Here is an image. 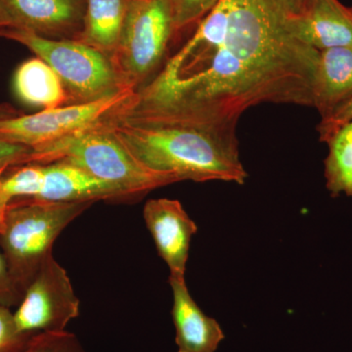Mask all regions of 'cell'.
Listing matches in <instances>:
<instances>
[{"instance_id": "obj_7", "label": "cell", "mask_w": 352, "mask_h": 352, "mask_svg": "<svg viewBox=\"0 0 352 352\" xmlns=\"http://www.w3.org/2000/svg\"><path fill=\"white\" fill-rule=\"evenodd\" d=\"M136 97V90L124 89L89 103L71 104L34 115L0 120V138L38 149L111 122L126 113Z\"/></svg>"}, {"instance_id": "obj_21", "label": "cell", "mask_w": 352, "mask_h": 352, "mask_svg": "<svg viewBox=\"0 0 352 352\" xmlns=\"http://www.w3.org/2000/svg\"><path fill=\"white\" fill-rule=\"evenodd\" d=\"M34 160L32 148L0 138V170L32 164Z\"/></svg>"}, {"instance_id": "obj_28", "label": "cell", "mask_w": 352, "mask_h": 352, "mask_svg": "<svg viewBox=\"0 0 352 352\" xmlns=\"http://www.w3.org/2000/svg\"><path fill=\"white\" fill-rule=\"evenodd\" d=\"M351 11H352V7H351Z\"/></svg>"}, {"instance_id": "obj_14", "label": "cell", "mask_w": 352, "mask_h": 352, "mask_svg": "<svg viewBox=\"0 0 352 352\" xmlns=\"http://www.w3.org/2000/svg\"><path fill=\"white\" fill-rule=\"evenodd\" d=\"M352 98V45L319 51L312 107L327 119Z\"/></svg>"}, {"instance_id": "obj_2", "label": "cell", "mask_w": 352, "mask_h": 352, "mask_svg": "<svg viewBox=\"0 0 352 352\" xmlns=\"http://www.w3.org/2000/svg\"><path fill=\"white\" fill-rule=\"evenodd\" d=\"M113 133L146 170L175 182L244 184L237 126L201 124L122 113L109 122Z\"/></svg>"}, {"instance_id": "obj_26", "label": "cell", "mask_w": 352, "mask_h": 352, "mask_svg": "<svg viewBox=\"0 0 352 352\" xmlns=\"http://www.w3.org/2000/svg\"><path fill=\"white\" fill-rule=\"evenodd\" d=\"M23 115L19 111L15 110L11 106L2 104L0 105V120L10 119V118L19 117Z\"/></svg>"}, {"instance_id": "obj_24", "label": "cell", "mask_w": 352, "mask_h": 352, "mask_svg": "<svg viewBox=\"0 0 352 352\" xmlns=\"http://www.w3.org/2000/svg\"><path fill=\"white\" fill-rule=\"evenodd\" d=\"M279 10L287 18H296L305 12L312 0H273Z\"/></svg>"}, {"instance_id": "obj_11", "label": "cell", "mask_w": 352, "mask_h": 352, "mask_svg": "<svg viewBox=\"0 0 352 352\" xmlns=\"http://www.w3.org/2000/svg\"><path fill=\"white\" fill-rule=\"evenodd\" d=\"M286 20L292 34L314 50L352 45V11L339 0H312L305 12Z\"/></svg>"}, {"instance_id": "obj_20", "label": "cell", "mask_w": 352, "mask_h": 352, "mask_svg": "<svg viewBox=\"0 0 352 352\" xmlns=\"http://www.w3.org/2000/svg\"><path fill=\"white\" fill-rule=\"evenodd\" d=\"M32 337L18 330L11 308L0 305V352H20Z\"/></svg>"}, {"instance_id": "obj_9", "label": "cell", "mask_w": 352, "mask_h": 352, "mask_svg": "<svg viewBox=\"0 0 352 352\" xmlns=\"http://www.w3.org/2000/svg\"><path fill=\"white\" fill-rule=\"evenodd\" d=\"M10 23L38 36L78 39L83 29L87 0H0Z\"/></svg>"}, {"instance_id": "obj_27", "label": "cell", "mask_w": 352, "mask_h": 352, "mask_svg": "<svg viewBox=\"0 0 352 352\" xmlns=\"http://www.w3.org/2000/svg\"><path fill=\"white\" fill-rule=\"evenodd\" d=\"M9 27H10V23L7 19L6 13L3 12L1 7H0V30L6 29V28Z\"/></svg>"}, {"instance_id": "obj_8", "label": "cell", "mask_w": 352, "mask_h": 352, "mask_svg": "<svg viewBox=\"0 0 352 352\" xmlns=\"http://www.w3.org/2000/svg\"><path fill=\"white\" fill-rule=\"evenodd\" d=\"M80 307L68 273L51 254L25 289L14 319L24 335L63 332Z\"/></svg>"}, {"instance_id": "obj_18", "label": "cell", "mask_w": 352, "mask_h": 352, "mask_svg": "<svg viewBox=\"0 0 352 352\" xmlns=\"http://www.w3.org/2000/svg\"><path fill=\"white\" fill-rule=\"evenodd\" d=\"M20 352H87L74 333H41L30 339Z\"/></svg>"}, {"instance_id": "obj_19", "label": "cell", "mask_w": 352, "mask_h": 352, "mask_svg": "<svg viewBox=\"0 0 352 352\" xmlns=\"http://www.w3.org/2000/svg\"><path fill=\"white\" fill-rule=\"evenodd\" d=\"M219 0H170L176 34L197 25L212 8Z\"/></svg>"}, {"instance_id": "obj_4", "label": "cell", "mask_w": 352, "mask_h": 352, "mask_svg": "<svg viewBox=\"0 0 352 352\" xmlns=\"http://www.w3.org/2000/svg\"><path fill=\"white\" fill-rule=\"evenodd\" d=\"M109 122L34 150V163L65 162L112 184L129 199L171 184L146 170L113 133Z\"/></svg>"}, {"instance_id": "obj_1", "label": "cell", "mask_w": 352, "mask_h": 352, "mask_svg": "<svg viewBox=\"0 0 352 352\" xmlns=\"http://www.w3.org/2000/svg\"><path fill=\"white\" fill-rule=\"evenodd\" d=\"M318 61L273 0H219L126 113L237 126L261 104L312 107Z\"/></svg>"}, {"instance_id": "obj_15", "label": "cell", "mask_w": 352, "mask_h": 352, "mask_svg": "<svg viewBox=\"0 0 352 352\" xmlns=\"http://www.w3.org/2000/svg\"><path fill=\"white\" fill-rule=\"evenodd\" d=\"M131 0H87L82 34L78 41L112 56L126 21Z\"/></svg>"}, {"instance_id": "obj_5", "label": "cell", "mask_w": 352, "mask_h": 352, "mask_svg": "<svg viewBox=\"0 0 352 352\" xmlns=\"http://www.w3.org/2000/svg\"><path fill=\"white\" fill-rule=\"evenodd\" d=\"M0 36L23 44L50 65L63 83L68 105L131 89L120 82L110 56L78 39L47 38L18 28L0 30Z\"/></svg>"}, {"instance_id": "obj_10", "label": "cell", "mask_w": 352, "mask_h": 352, "mask_svg": "<svg viewBox=\"0 0 352 352\" xmlns=\"http://www.w3.org/2000/svg\"><path fill=\"white\" fill-rule=\"evenodd\" d=\"M143 217L159 256L170 275L185 277L192 237L198 226L182 203L173 199H151L145 204Z\"/></svg>"}, {"instance_id": "obj_25", "label": "cell", "mask_w": 352, "mask_h": 352, "mask_svg": "<svg viewBox=\"0 0 352 352\" xmlns=\"http://www.w3.org/2000/svg\"><path fill=\"white\" fill-rule=\"evenodd\" d=\"M8 170H0V229H1L2 223H3L4 214H6V208L8 207L9 201H7L6 196L1 189L2 178Z\"/></svg>"}, {"instance_id": "obj_17", "label": "cell", "mask_w": 352, "mask_h": 352, "mask_svg": "<svg viewBox=\"0 0 352 352\" xmlns=\"http://www.w3.org/2000/svg\"><path fill=\"white\" fill-rule=\"evenodd\" d=\"M325 160L326 187L331 195L352 198V122L329 139Z\"/></svg>"}, {"instance_id": "obj_3", "label": "cell", "mask_w": 352, "mask_h": 352, "mask_svg": "<svg viewBox=\"0 0 352 352\" xmlns=\"http://www.w3.org/2000/svg\"><path fill=\"white\" fill-rule=\"evenodd\" d=\"M94 204L34 199L9 203L0 229V249L23 295L44 261L53 254V245L60 234Z\"/></svg>"}, {"instance_id": "obj_16", "label": "cell", "mask_w": 352, "mask_h": 352, "mask_svg": "<svg viewBox=\"0 0 352 352\" xmlns=\"http://www.w3.org/2000/svg\"><path fill=\"white\" fill-rule=\"evenodd\" d=\"M14 89L21 100L43 110L68 105V95L59 76L38 57L27 60L17 69Z\"/></svg>"}, {"instance_id": "obj_6", "label": "cell", "mask_w": 352, "mask_h": 352, "mask_svg": "<svg viewBox=\"0 0 352 352\" xmlns=\"http://www.w3.org/2000/svg\"><path fill=\"white\" fill-rule=\"evenodd\" d=\"M176 34L170 0H131L111 56L122 85L138 90L157 75Z\"/></svg>"}, {"instance_id": "obj_12", "label": "cell", "mask_w": 352, "mask_h": 352, "mask_svg": "<svg viewBox=\"0 0 352 352\" xmlns=\"http://www.w3.org/2000/svg\"><path fill=\"white\" fill-rule=\"evenodd\" d=\"M173 316L177 352H215L224 340L219 322L204 314L192 296L185 277L170 275Z\"/></svg>"}, {"instance_id": "obj_22", "label": "cell", "mask_w": 352, "mask_h": 352, "mask_svg": "<svg viewBox=\"0 0 352 352\" xmlns=\"http://www.w3.org/2000/svg\"><path fill=\"white\" fill-rule=\"evenodd\" d=\"M351 122H352V98L338 108L327 119L321 120L319 122L317 131L321 142L327 143L329 139L332 138L340 127L346 126Z\"/></svg>"}, {"instance_id": "obj_13", "label": "cell", "mask_w": 352, "mask_h": 352, "mask_svg": "<svg viewBox=\"0 0 352 352\" xmlns=\"http://www.w3.org/2000/svg\"><path fill=\"white\" fill-rule=\"evenodd\" d=\"M43 182L38 198L47 201H119L129 199L124 192L97 179L87 171L65 162L41 164Z\"/></svg>"}, {"instance_id": "obj_23", "label": "cell", "mask_w": 352, "mask_h": 352, "mask_svg": "<svg viewBox=\"0 0 352 352\" xmlns=\"http://www.w3.org/2000/svg\"><path fill=\"white\" fill-rule=\"evenodd\" d=\"M22 298L23 294L14 281L3 252L0 249V305L17 307Z\"/></svg>"}]
</instances>
